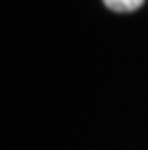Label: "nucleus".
Here are the masks:
<instances>
[{"label":"nucleus","mask_w":148,"mask_h":150,"mask_svg":"<svg viewBox=\"0 0 148 150\" xmlns=\"http://www.w3.org/2000/svg\"><path fill=\"white\" fill-rule=\"evenodd\" d=\"M104 4L113 12H135L144 4V0H104Z\"/></svg>","instance_id":"1"}]
</instances>
